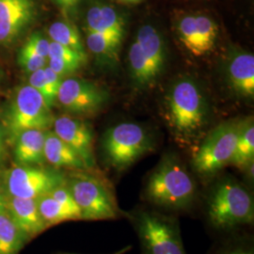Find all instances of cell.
<instances>
[{
  "mask_svg": "<svg viewBox=\"0 0 254 254\" xmlns=\"http://www.w3.org/2000/svg\"><path fill=\"white\" fill-rule=\"evenodd\" d=\"M1 76H2V71H1V69H0V79H1Z\"/></svg>",
  "mask_w": 254,
  "mask_h": 254,
  "instance_id": "39",
  "label": "cell"
},
{
  "mask_svg": "<svg viewBox=\"0 0 254 254\" xmlns=\"http://www.w3.org/2000/svg\"><path fill=\"white\" fill-rule=\"evenodd\" d=\"M60 6H62V4H63V0H55Z\"/></svg>",
  "mask_w": 254,
  "mask_h": 254,
  "instance_id": "38",
  "label": "cell"
},
{
  "mask_svg": "<svg viewBox=\"0 0 254 254\" xmlns=\"http://www.w3.org/2000/svg\"><path fill=\"white\" fill-rule=\"evenodd\" d=\"M40 215L47 228L67 220H74L72 214L48 193L36 199Z\"/></svg>",
  "mask_w": 254,
  "mask_h": 254,
  "instance_id": "23",
  "label": "cell"
},
{
  "mask_svg": "<svg viewBox=\"0 0 254 254\" xmlns=\"http://www.w3.org/2000/svg\"><path fill=\"white\" fill-rule=\"evenodd\" d=\"M33 0H0V45L9 46L35 18Z\"/></svg>",
  "mask_w": 254,
  "mask_h": 254,
  "instance_id": "11",
  "label": "cell"
},
{
  "mask_svg": "<svg viewBox=\"0 0 254 254\" xmlns=\"http://www.w3.org/2000/svg\"><path fill=\"white\" fill-rule=\"evenodd\" d=\"M136 41L140 46L146 61L157 76L162 71L165 61L162 37L154 27L146 25L138 30Z\"/></svg>",
  "mask_w": 254,
  "mask_h": 254,
  "instance_id": "18",
  "label": "cell"
},
{
  "mask_svg": "<svg viewBox=\"0 0 254 254\" xmlns=\"http://www.w3.org/2000/svg\"><path fill=\"white\" fill-rule=\"evenodd\" d=\"M27 239L7 212L0 214V254H19Z\"/></svg>",
  "mask_w": 254,
  "mask_h": 254,
  "instance_id": "20",
  "label": "cell"
},
{
  "mask_svg": "<svg viewBox=\"0 0 254 254\" xmlns=\"http://www.w3.org/2000/svg\"><path fill=\"white\" fill-rule=\"evenodd\" d=\"M254 127L253 123L242 125L236 141V149L230 164L241 170L254 163Z\"/></svg>",
  "mask_w": 254,
  "mask_h": 254,
  "instance_id": "21",
  "label": "cell"
},
{
  "mask_svg": "<svg viewBox=\"0 0 254 254\" xmlns=\"http://www.w3.org/2000/svg\"><path fill=\"white\" fill-rule=\"evenodd\" d=\"M241 126L237 122L224 123L205 137L193 157L196 173L208 177L230 164Z\"/></svg>",
  "mask_w": 254,
  "mask_h": 254,
  "instance_id": "7",
  "label": "cell"
},
{
  "mask_svg": "<svg viewBox=\"0 0 254 254\" xmlns=\"http://www.w3.org/2000/svg\"><path fill=\"white\" fill-rule=\"evenodd\" d=\"M173 127L182 135H190L202 124L203 108L200 91L193 82L177 83L170 97Z\"/></svg>",
  "mask_w": 254,
  "mask_h": 254,
  "instance_id": "9",
  "label": "cell"
},
{
  "mask_svg": "<svg viewBox=\"0 0 254 254\" xmlns=\"http://www.w3.org/2000/svg\"><path fill=\"white\" fill-rule=\"evenodd\" d=\"M28 85L34 88L41 95L44 97L46 105L51 108L54 105L55 101L57 100V95L51 90L48 81L46 79L45 68L37 70L35 72L30 73L28 78Z\"/></svg>",
  "mask_w": 254,
  "mask_h": 254,
  "instance_id": "26",
  "label": "cell"
},
{
  "mask_svg": "<svg viewBox=\"0 0 254 254\" xmlns=\"http://www.w3.org/2000/svg\"><path fill=\"white\" fill-rule=\"evenodd\" d=\"M44 151L46 162L56 168L87 170L78 154L57 136L54 131H46Z\"/></svg>",
  "mask_w": 254,
  "mask_h": 254,
  "instance_id": "16",
  "label": "cell"
},
{
  "mask_svg": "<svg viewBox=\"0 0 254 254\" xmlns=\"http://www.w3.org/2000/svg\"><path fill=\"white\" fill-rule=\"evenodd\" d=\"M45 130L29 129L23 131L13 140V156L17 165L40 166L45 158Z\"/></svg>",
  "mask_w": 254,
  "mask_h": 254,
  "instance_id": "15",
  "label": "cell"
},
{
  "mask_svg": "<svg viewBox=\"0 0 254 254\" xmlns=\"http://www.w3.org/2000/svg\"><path fill=\"white\" fill-rule=\"evenodd\" d=\"M198 187L175 155H166L149 176L143 200L166 214L190 212L198 202Z\"/></svg>",
  "mask_w": 254,
  "mask_h": 254,
  "instance_id": "1",
  "label": "cell"
},
{
  "mask_svg": "<svg viewBox=\"0 0 254 254\" xmlns=\"http://www.w3.org/2000/svg\"><path fill=\"white\" fill-rule=\"evenodd\" d=\"M48 59H61V60L75 62V63L84 64L86 62L87 56L80 54V53L74 51L73 49L68 48L66 46H62L58 43L50 42Z\"/></svg>",
  "mask_w": 254,
  "mask_h": 254,
  "instance_id": "29",
  "label": "cell"
},
{
  "mask_svg": "<svg viewBox=\"0 0 254 254\" xmlns=\"http://www.w3.org/2000/svg\"><path fill=\"white\" fill-rule=\"evenodd\" d=\"M65 182L64 173L56 170L17 165L5 172L2 185L9 196L36 200Z\"/></svg>",
  "mask_w": 254,
  "mask_h": 254,
  "instance_id": "8",
  "label": "cell"
},
{
  "mask_svg": "<svg viewBox=\"0 0 254 254\" xmlns=\"http://www.w3.org/2000/svg\"><path fill=\"white\" fill-rule=\"evenodd\" d=\"M49 194L54 198L55 200H58L64 208L72 214V216L74 218V220L81 219L80 211L77 207L75 201L73 200V196L69 190L68 187L66 186V182L64 185H61V186L55 188L54 190H52L49 192Z\"/></svg>",
  "mask_w": 254,
  "mask_h": 254,
  "instance_id": "27",
  "label": "cell"
},
{
  "mask_svg": "<svg viewBox=\"0 0 254 254\" xmlns=\"http://www.w3.org/2000/svg\"><path fill=\"white\" fill-rule=\"evenodd\" d=\"M6 205H7V193L4 190L2 183L0 182V214L6 212Z\"/></svg>",
  "mask_w": 254,
  "mask_h": 254,
  "instance_id": "33",
  "label": "cell"
},
{
  "mask_svg": "<svg viewBox=\"0 0 254 254\" xmlns=\"http://www.w3.org/2000/svg\"><path fill=\"white\" fill-rule=\"evenodd\" d=\"M154 142L143 127L124 123L111 127L103 139L107 161L118 171H124L153 149Z\"/></svg>",
  "mask_w": 254,
  "mask_h": 254,
  "instance_id": "5",
  "label": "cell"
},
{
  "mask_svg": "<svg viewBox=\"0 0 254 254\" xmlns=\"http://www.w3.org/2000/svg\"><path fill=\"white\" fill-rule=\"evenodd\" d=\"M181 42L191 54L200 57L213 49L218 36V26L205 15H189L178 25Z\"/></svg>",
  "mask_w": 254,
  "mask_h": 254,
  "instance_id": "12",
  "label": "cell"
},
{
  "mask_svg": "<svg viewBox=\"0 0 254 254\" xmlns=\"http://www.w3.org/2000/svg\"><path fill=\"white\" fill-rule=\"evenodd\" d=\"M81 65L83 64L61 59H48V67L60 76L75 72L80 68Z\"/></svg>",
  "mask_w": 254,
  "mask_h": 254,
  "instance_id": "31",
  "label": "cell"
},
{
  "mask_svg": "<svg viewBox=\"0 0 254 254\" xmlns=\"http://www.w3.org/2000/svg\"><path fill=\"white\" fill-rule=\"evenodd\" d=\"M209 224L218 231L229 232L254 221V199L244 186L232 179L218 181L205 200Z\"/></svg>",
  "mask_w": 254,
  "mask_h": 254,
  "instance_id": "2",
  "label": "cell"
},
{
  "mask_svg": "<svg viewBox=\"0 0 254 254\" xmlns=\"http://www.w3.org/2000/svg\"><path fill=\"white\" fill-rule=\"evenodd\" d=\"M138 237L143 254H188L178 219L156 209L137 206L126 212Z\"/></svg>",
  "mask_w": 254,
  "mask_h": 254,
  "instance_id": "3",
  "label": "cell"
},
{
  "mask_svg": "<svg viewBox=\"0 0 254 254\" xmlns=\"http://www.w3.org/2000/svg\"><path fill=\"white\" fill-rule=\"evenodd\" d=\"M6 212L26 236L27 241L47 229L38 210L36 200L7 195Z\"/></svg>",
  "mask_w": 254,
  "mask_h": 254,
  "instance_id": "14",
  "label": "cell"
},
{
  "mask_svg": "<svg viewBox=\"0 0 254 254\" xmlns=\"http://www.w3.org/2000/svg\"><path fill=\"white\" fill-rule=\"evenodd\" d=\"M215 254H254V250L249 243L237 242L223 246Z\"/></svg>",
  "mask_w": 254,
  "mask_h": 254,
  "instance_id": "32",
  "label": "cell"
},
{
  "mask_svg": "<svg viewBox=\"0 0 254 254\" xmlns=\"http://www.w3.org/2000/svg\"><path fill=\"white\" fill-rule=\"evenodd\" d=\"M229 77L236 91L245 96H254V55L240 53L235 56L229 64Z\"/></svg>",
  "mask_w": 254,
  "mask_h": 254,
  "instance_id": "17",
  "label": "cell"
},
{
  "mask_svg": "<svg viewBox=\"0 0 254 254\" xmlns=\"http://www.w3.org/2000/svg\"><path fill=\"white\" fill-rule=\"evenodd\" d=\"M87 28L89 32H123L125 33L124 20L110 6H92L87 13Z\"/></svg>",
  "mask_w": 254,
  "mask_h": 254,
  "instance_id": "19",
  "label": "cell"
},
{
  "mask_svg": "<svg viewBox=\"0 0 254 254\" xmlns=\"http://www.w3.org/2000/svg\"><path fill=\"white\" fill-rule=\"evenodd\" d=\"M66 186L73 196L84 220H110L125 218L114 191L109 184L83 170L67 178Z\"/></svg>",
  "mask_w": 254,
  "mask_h": 254,
  "instance_id": "4",
  "label": "cell"
},
{
  "mask_svg": "<svg viewBox=\"0 0 254 254\" xmlns=\"http://www.w3.org/2000/svg\"><path fill=\"white\" fill-rule=\"evenodd\" d=\"M79 0H63V4L62 7L64 8H70L74 6Z\"/></svg>",
  "mask_w": 254,
  "mask_h": 254,
  "instance_id": "35",
  "label": "cell"
},
{
  "mask_svg": "<svg viewBox=\"0 0 254 254\" xmlns=\"http://www.w3.org/2000/svg\"><path fill=\"white\" fill-rule=\"evenodd\" d=\"M108 93L91 82L67 78L62 82L57 100L64 109L75 114H91L107 102Z\"/></svg>",
  "mask_w": 254,
  "mask_h": 254,
  "instance_id": "10",
  "label": "cell"
},
{
  "mask_svg": "<svg viewBox=\"0 0 254 254\" xmlns=\"http://www.w3.org/2000/svg\"><path fill=\"white\" fill-rule=\"evenodd\" d=\"M48 34L52 42L71 48L80 54L86 55L80 34L72 24L64 21L55 22L49 27Z\"/></svg>",
  "mask_w": 254,
  "mask_h": 254,
  "instance_id": "24",
  "label": "cell"
},
{
  "mask_svg": "<svg viewBox=\"0 0 254 254\" xmlns=\"http://www.w3.org/2000/svg\"><path fill=\"white\" fill-rule=\"evenodd\" d=\"M50 108L40 92L29 85L21 87L10 104L6 119V132L10 140L29 129L45 130L54 124Z\"/></svg>",
  "mask_w": 254,
  "mask_h": 254,
  "instance_id": "6",
  "label": "cell"
},
{
  "mask_svg": "<svg viewBox=\"0 0 254 254\" xmlns=\"http://www.w3.org/2000/svg\"><path fill=\"white\" fill-rule=\"evenodd\" d=\"M128 59L132 76L137 83L145 85L156 78V75L154 74L150 64L146 61L142 50L136 41L129 49Z\"/></svg>",
  "mask_w": 254,
  "mask_h": 254,
  "instance_id": "25",
  "label": "cell"
},
{
  "mask_svg": "<svg viewBox=\"0 0 254 254\" xmlns=\"http://www.w3.org/2000/svg\"><path fill=\"white\" fill-rule=\"evenodd\" d=\"M54 133L78 154L87 169L95 166L93 133L91 127L78 119L63 116L55 120Z\"/></svg>",
  "mask_w": 254,
  "mask_h": 254,
  "instance_id": "13",
  "label": "cell"
},
{
  "mask_svg": "<svg viewBox=\"0 0 254 254\" xmlns=\"http://www.w3.org/2000/svg\"><path fill=\"white\" fill-rule=\"evenodd\" d=\"M123 37V32L101 33L88 31L87 46L96 56L113 58L117 54Z\"/></svg>",
  "mask_w": 254,
  "mask_h": 254,
  "instance_id": "22",
  "label": "cell"
},
{
  "mask_svg": "<svg viewBox=\"0 0 254 254\" xmlns=\"http://www.w3.org/2000/svg\"><path fill=\"white\" fill-rule=\"evenodd\" d=\"M49 46L50 42L46 38L43 36L41 33L35 32L31 36H29L23 47L29 51L36 53L39 56L48 59Z\"/></svg>",
  "mask_w": 254,
  "mask_h": 254,
  "instance_id": "30",
  "label": "cell"
},
{
  "mask_svg": "<svg viewBox=\"0 0 254 254\" xmlns=\"http://www.w3.org/2000/svg\"><path fill=\"white\" fill-rule=\"evenodd\" d=\"M118 1L121 3H136L140 0H118Z\"/></svg>",
  "mask_w": 254,
  "mask_h": 254,
  "instance_id": "37",
  "label": "cell"
},
{
  "mask_svg": "<svg viewBox=\"0 0 254 254\" xmlns=\"http://www.w3.org/2000/svg\"><path fill=\"white\" fill-rule=\"evenodd\" d=\"M4 156V130L0 124V163L2 162Z\"/></svg>",
  "mask_w": 254,
  "mask_h": 254,
  "instance_id": "34",
  "label": "cell"
},
{
  "mask_svg": "<svg viewBox=\"0 0 254 254\" xmlns=\"http://www.w3.org/2000/svg\"><path fill=\"white\" fill-rule=\"evenodd\" d=\"M47 59L22 47L19 54V64L27 73H33L46 67Z\"/></svg>",
  "mask_w": 254,
  "mask_h": 254,
  "instance_id": "28",
  "label": "cell"
},
{
  "mask_svg": "<svg viewBox=\"0 0 254 254\" xmlns=\"http://www.w3.org/2000/svg\"><path fill=\"white\" fill-rule=\"evenodd\" d=\"M132 249V246H127V247H125V248H123V249H121V250H119L117 252H115V253H113V254H126L127 252H129L130 250Z\"/></svg>",
  "mask_w": 254,
  "mask_h": 254,
  "instance_id": "36",
  "label": "cell"
}]
</instances>
